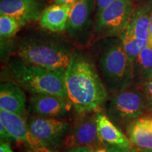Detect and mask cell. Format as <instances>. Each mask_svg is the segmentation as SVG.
I'll use <instances>...</instances> for the list:
<instances>
[{
  "mask_svg": "<svg viewBox=\"0 0 152 152\" xmlns=\"http://www.w3.org/2000/svg\"><path fill=\"white\" fill-rule=\"evenodd\" d=\"M64 80L68 99L78 113L96 111L107 102L109 93L87 56L73 53Z\"/></svg>",
  "mask_w": 152,
  "mask_h": 152,
  "instance_id": "obj_1",
  "label": "cell"
},
{
  "mask_svg": "<svg viewBox=\"0 0 152 152\" xmlns=\"http://www.w3.org/2000/svg\"><path fill=\"white\" fill-rule=\"evenodd\" d=\"M65 71L49 70L28 64L20 58L9 62L6 69L11 83L28 92L33 94L56 95L70 102L64 80Z\"/></svg>",
  "mask_w": 152,
  "mask_h": 152,
  "instance_id": "obj_2",
  "label": "cell"
},
{
  "mask_svg": "<svg viewBox=\"0 0 152 152\" xmlns=\"http://www.w3.org/2000/svg\"><path fill=\"white\" fill-rule=\"evenodd\" d=\"M98 68L109 95L113 96L130 85L131 64L120 39L106 42L99 54Z\"/></svg>",
  "mask_w": 152,
  "mask_h": 152,
  "instance_id": "obj_3",
  "label": "cell"
},
{
  "mask_svg": "<svg viewBox=\"0 0 152 152\" xmlns=\"http://www.w3.org/2000/svg\"><path fill=\"white\" fill-rule=\"evenodd\" d=\"M16 54L18 58L28 64L58 71L67 68L73 53L54 42L30 37L19 44Z\"/></svg>",
  "mask_w": 152,
  "mask_h": 152,
  "instance_id": "obj_4",
  "label": "cell"
},
{
  "mask_svg": "<svg viewBox=\"0 0 152 152\" xmlns=\"http://www.w3.org/2000/svg\"><path fill=\"white\" fill-rule=\"evenodd\" d=\"M147 110L149 109L144 90L129 86L112 96L106 111L115 124L143 115Z\"/></svg>",
  "mask_w": 152,
  "mask_h": 152,
  "instance_id": "obj_5",
  "label": "cell"
},
{
  "mask_svg": "<svg viewBox=\"0 0 152 152\" xmlns=\"http://www.w3.org/2000/svg\"><path fill=\"white\" fill-rule=\"evenodd\" d=\"M133 10L132 0H114L96 15L97 35L104 37H119L128 28Z\"/></svg>",
  "mask_w": 152,
  "mask_h": 152,
  "instance_id": "obj_6",
  "label": "cell"
},
{
  "mask_svg": "<svg viewBox=\"0 0 152 152\" xmlns=\"http://www.w3.org/2000/svg\"><path fill=\"white\" fill-rule=\"evenodd\" d=\"M80 114L81 115L70 126L64 138V147L71 149L86 147L92 150L99 148L104 142L98 132L96 111Z\"/></svg>",
  "mask_w": 152,
  "mask_h": 152,
  "instance_id": "obj_7",
  "label": "cell"
},
{
  "mask_svg": "<svg viewBox=\"0 0 152 152\" xmlns=\"http://www.w3.org/2000/svg\"><path fill=\"white\" fill-rule=\"evenodd\" d=\"M28 126L30 132L45 147L61 145L70 128L69 123L64 121L39 116L30 118Z\"/></svg>",
  "mask_w": 152,
  "mask_h": 152,
  "instance_id": "obj_8",
  "label": "cell"
},
{
  "mask_svg": "<svg viewBox=\"0 0 152 152\" xmlns=\"http://www.w3.org/2000/svg\"><path fill=\"white\" fill-rule=\"evenodd\" d=\"M71 104L56 95L35 94L30 96L28 109L35 116L57 118L65 116Z\"/></svg>",
  "mask_w": 152,
  "mask_h": 152,
  "instance_id": "obj_9",
  "label": "cell"
},
{
  "mask_svg": "<svg viewBox=\"0 0 152 152\" xmlns=\"http://www.w3.org/2000/svg\"><path fill=\"white\" fill-rule=\"evenodd\" d=\"M44 10L39 0H1L0 2V14L16 18L21 26L39 20Z\"/></svg>",
  "mask_w": 152,
  "mask_h": 152,
  "instance_id": "obj_10",
  "label": "cell"
},
{
  "mask_svg": "<svg viewBox=\"0 0 152 152\" xmlns=\"http://www.w3.org/2000/svg\"><path fill=\"white\" fill-rule=\"evenodd\" d=\"M128 139L139 149L152 150V114L130 121L127 128Z\"/></svg>",
  "mask_w": 152,
  "mask_h": 152,
  "instance_id": "obj_11",
  "label": "cell"
},
{
  "mask_svg": "<svg viewBox=\"0 0 152 152\" xmlns=\"http://www.w3.org/2000/svg\"><path fill=\"white\" fill-rule=\"evenodd\" d=\"M26 96L21 87L11 82L1 84V109L16 113L24 118L26 113Z\"/></svg>",
  "mask_w": 152,
  "mask_h": 152,
  "instance_id": "obj_12",
  "label": "cell"
},
{
  "mask_svg": "<svg viewBox=\"0 0 152 152\" xmlns=\"http://www.w3.org/2000/svg\"><path fill=\"white\" fill-rule=\"evenodd\" d=\"M75 2L49 6L44 10L39 23L44 28L52 32H61L67 28L70 13Z\"/></svg>",
  "mask_w": 152,
  "mask_h": 152,
  "instance_id": "obj_13",
  "label": "cell"
},
{
  "mask_svg": "<svg viewBox=\"0 0 152 152\" xmlns=\"http://www.w3.org/2000/svg\"><path fill=\"white\" fill-rule=\"evenodd\" d=\"M96 122L99 137L108 145L129 149L131 142L115 126L109 118L99 111H96Z\"/></svg>",
  "mask_w": 152,
  "mask_h": 152,
  "instance_id": "obj_14",
  "label": "cell"
},
{
  "mask_svg": "<svg viewBox=\"0 0 152 152\" xmlns=\"http://www.w3.org/2000/svg\"><path fill=\"white\" fill-rule=\"evenodd\" d=\"M94 0H76L72 7L67 23L70 35L76 37L87 27Z\"/></svg>",
  "mask_w": 152,
  "mask_h": 152,
  "instance_id": "obj_15",
  "label": "cell"
},
{
  "mask_svg": "<svg viewBox=\"0 0 152 152\" xmlns=\"http://www.w3.org/2000/svg\"><path fill=\"white\" fill-rule=\"evenodd\" d=\"M152 18V6H141L133 10L127 30L138 39L149 41V28Z\"/></svg>",
  "mask_w": 152,
  "mask_h": 152,
  "instance_id": "obj_16",
  "label": "cell"
},
{
  "mask_svg": "<svg viewBox=\"0 0 152 152\" xmlns=\"http://www.w3.org/2000/svg\"><path fill=\"white\" fill-rule=\"evenodd\" d=\"M132 80L145 84L152 77V47L148 44L131 63Z\"/></svg>",
  "mask_w": 152,
  "mask_h": 152,
  "instance_id": "obj_17",
  "label": "cell"
},
{
  "mask_svg": "<svg viewBox=\"0 0 152 152\" xmlns=\"http://www.w3.org/2000/svg\"><path fill=\"white\" fill-rule=\"evenodd\" d=\"M0 123L15 140L28 142L30 131L23 118L18 114L0 110Z\"/></svg>",
  "mask_w": 152,
  "mask_h": 152,
  "instance_id": "obj_18",
  "label": "cell"
},
{
  "mask_svg": "<svg viewBox=\"0 0 152 152\" xmlns=\"http://www.w3.org/2000/svg\"><path fill=\"white\" fill-rule=\"evenodd\" d=\"M119 37L130 64L149 44V41L138 39L127 29H125Z\"/></svg>",
  "mask_w": 152,
  "mask_h": 152,
  "instance_id": "obj_19",
  "label": "cell"
},
{
  "mask_svg": "<svg viewBox=\"0 0 152 152\" xmlns=\"http://www.w3.org/2000/svg\"><path fill=\"white\" fill-rule=\"evenodd\" d=\"M21 26L16 18L7 15H0V35L1 39L14 37Z\"/></svg>",
  "mask_w": 152,
  "mask_h": 152,
  "instance_id": "obj_20",
  "label": "cell"
},
{
  "mask_svg": "<svg viewBox=\"0 0 152 152\" xmlns=\"http://www.w3.org/2000/svg\"><path fill=\"white\" fill-rule=\"evenodd\" d=\"M144 94L147 101L149 111H152V77L144 84Z\"/></svg>",
  "mask_w": 152,
  "mask_h": 152,
  "instance_id": "obj_21",
  "label": "cell"
},
{
  "mask_svg": "<svg viewBox=\"0 0 152 152\" xmlns=\"http://www.w3.org/2000/svg\"><path fill=\"white\" fill-rule=\"evenodd\" d=\"M0 135H1V140H3V141L9 142L11 140H15L1 123H0Z\"/></svg>",
  "mask_w": 152,
  "mask_h": 152,
  "instance_id": "obj_22",
  "label": "cell"
},
{
  "mask_svg": "<svg viewBox=\"0 0 152 152\" xmlns=\"http://www.w3.org/2000/svg\"><path fill=\"white\" fill-rule=\"evenodd\" d=\"M113 1L114 0H96V15Z\"/></svg>",
  "mask_w": 152,
  "mask_h": 152,
  "instance_id": "obj_23",
  "label": "cell"
},
{
  "mask_svg": "<svg viewBox=\"0 0 152 152\" xmlns=\"http://www.w3.org/2000/svg\"><path fill=\"white\" fill-rule=\"evenodd\" d=\"M106 152H135V149H125V148H121L118 147H114V146L108 145L106 147Z\"/></svg>",
  "mask_w": 152,
  "mask_h": 152,
  "instance_id": "obj_24",
  "label": "cell"
},
{
  "mask_svg": "<svg viewBox=\"0 0 152 152\" xmlns=\"http://www.w3.org/2000/svg\"><path fill=\"white\" fill-rule=\"evenodd\" d=\"M66 152H93V150L90 149V148L83 147H78L74 148V149H68Z\"/></svg>",
  "mask_w": 152,
  "mask_h": 152,
  "instance_id": "obj_25",
  "label": "cell"
},
{
  "mask_svg": "<svg viewBox=\"0 0 152 152\" xmlns=\"http://www.w3.org/2000/svg\"><path fill=\"white\" fill-rule=\"evenodd\" d=\"M0 152H14L9 144L1 142L0 146Z\"/></svg>",
  "mask_w": 152,
  "mask_h": 152,
  "instance_id": "obj_26",
  "label": "cell"
},
{
  "mask_svg": "<svg viewBox=\"0 0 152 152\" xmlns=\"http://www.w3.org/2000/svg\"><path fill=\"white\" fill-rule=\"evenodd\" d=\"M149 45L152 47V18L149 28Z\"/></svg>",
  "mask_w": 152,
  "mask_h": 152,
  "instance_id": "obj_27",
  "label": "cell"
},
{
  "mask_svg": "<svg viewBox=\"0 0 152 152\" xmlns=\"http://www.w3.org/2000/svg\"><path fill=\"white\" fill-rule=\"evenodd\" d=\"M75 1L76 0H54V4H61L75 2Z\"/></svg>",
  "mask_w": 152,
  "mask_h": 152,
  "instance_id": "obj_28",
  "label": "cell"
},
{
  "mask_svg": "<svg viewBox=\"0 0 152 152\" xmlns=\"http://www.w3.org/2000/svg\"><path fill=\"white\" fill-rule=\"evenodd\" d=\"M135 152H152V150L149 149H139L138 150L136 149Z\"/></svg>",
  "mask_w": 152,
  "mask_h": 152,
  "instance_id": "obj_29",
  "label": "cell"
},
{
  "mask_svg": "<svg viewBox=\"0 0 152 152\" xmlns=\"http://www.w3.org/2000/svg\"><path fill=\"white\" fill-rule=\"evenodd\" d=\"M95 152H106V149H99Z\"/></svg>",
  "mask_w": 152,
  "mask_h": 152,
  "instance_id": "obj_30",
  "label": "cell"
}]
</instances>
